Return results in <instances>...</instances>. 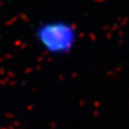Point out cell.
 <instances>
[{"instance_id":"6da1fadb","label":"cell","mask_w":129,"mask_h":129,"mask_svg":"<svg viewBox=\"0 0 129 129\" xmlns=\"http://www.w3.org/2000/svg\"><path fill=\"white\" fill-rule=\"evenodd\" d=\"M35 38L45 54L53 57H63L70 55L77 47L78 31L70 21L48 19L36 26Z\"/></svg>"}]
</instances>
